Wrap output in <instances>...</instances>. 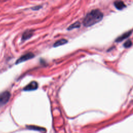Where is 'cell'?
Instances as JSON below:
<instances>
[{"instance_id":"obj_6","label":"cell","mask_w":133,"mask_h":133,"mask_svg":"<svg viewBox=\"0 0 133 133\" xmlns=\"http://www.w3.org/2000/svg\"><path fill=\"white\" fill-rule=\"evenodd\" d=\"M114 6L118 10H122L126 7L125 4L122 1H116L114 2Z\"/></svg>"},{"instance_id":"obj_11","label":"cell","mask_w":133,"mask_h":133,"mask_svg":"<svg viewBox=\"0 0 133 133\" xmlns=\"http://www.w3.org/2000/svg\"><path fill=\"white\" fill-rule=\"evenodd\" d=\"M131 44H132V43H131V42L129 40V41H126V42L124 43V47H126V48H128V47H130V46H131Z\"/></svg>"},{"instance_id":"obj_10","label":"cell","mask_w":133,"mask_h":133,"mask_svg":"<svg viewBox=\"0 0 133 133\" xmlns=\"http://www.w3.org/2000/svg\"><path fill=\"white\" fill-rule=\"evenodd\" d=\"M28 128H29L30 129H33V130H44V128H40V127H35V126H29L27 127Z\"/></svg>"},{"instance_id":"obj_2","label":"cell","mask_w":133,"mask_h":133,"mask_svg":"<svg viewBox=\"0 0 133 133\" xmlns=\"http://www.w3.org/2000/svg\"><path fill=\"white\" fill-rule=\"evenodd\" d=\"M10 97V94L8 91H5L0 94V107L6 104Z\"/></svg>"},{"instance_id":"obj_4","label":"cell","mask_w":133,"mask_h":133,"mask_svg":"<svg viewBox=\"0 0 133 133\" xmlns=\"http://www.w3.org/2000/svg\"><path fill=\"white\" fill-rule=\"evenodd\" d=\"M38 87V84L35 81H32L30 84H29L27 86H26L23 90L24 91H32L36 89Z\"/></svg>"},{"instance_id":"obj_3","label":"cell","mask_w":133,"mask_h":133,"mask_svg":"<svg viewBox=\"0 0 133 133\" xmlns=\"http://www.w3.org/2000/svg\"><path fill=\"white\" fill-rule=\"evenodd\" d=\"M34 57V55L32 52H28L27 54H25V55L22 56L21 57H20L16 62V64H18L21 62H23L24 61H25L26 60H28L30 59H32Z\"/></svg>"},{"instance_id":"obj_8","label":"cell","mask_w":133,"mask_h":133,"mask_svg":"<svg viewBox=\"0 0 133 133\" xmlns=\"http://www.w3.org/2000/svg\"><path fill=\"white\" fill-rule=\"evenodd\" d=\"M130 34H131V32H127V33H125L123 34V35H122L121 36H119V37L116 40V41H117V42H119V41H121L124 39L125 38H127V37H128V36L130 35Z\"/></svg>"},{"instance_id":"obj_9","label":"cell","mask_w":133,"mask_h":133,"mask_svg":"<svg viewBox=\"0 0 133 133\" xmlns=\"http://www.w3.org/2000/svg\"><path fill=\"white\" fill-rule=\"evenodd\" d=\"M80 25H81L80 23L78 21H77V22H75V23L72 24L71 25H70L69 26V28H68V30H72V29H75V28H78L80 26Z\"/></svg>"},{"instance_id":"obj_12","label":"cell","mask_w":133,"mask_h":133,"mask_svg":"<svg viewBox=\"0 0 133 133\" xmlns=\"http://www.w3.org/2000/svg\"><path fill=\"white\" fill-rule=\"evenodd\" d=\"M41 8H42L41 6H35V7H33L32 9L34 10H37Z\"/></svg>"},{"instance_id":"obj_5","label":"cell","mask_w":133,"mask_h":133,"mask_svg":"<svg viewBox=\"0 0 133 133\" xmlns=\"http://www.w3.org/2000/svg\"><path fill=\"white\" fill-rule=\"evenodd\" d=\"M33 34V30H26L22 35V39L23 41L28 39L29 38H30Z\"/></svg>"},{"instance_id":"obj_7","label":"cell","mask_w":133,"mask_h":133,"mask_svg":"<svg viewBox=\"0 0 133 133\" xmlns=\"http://www.w3.org/2000/svg\"><path fill=\"white\" fill-rule=\"evenodd\" d=\"M68 42V41L65 39H59L58 41H57V42H56L54 44V47H58L62 45H64L65 44H66Z\"/></svg>"},{"instance_id":"obj_1","label":"cell","mask_w":133,"mask_h":133,"mask_svg":"<svg viewBox=\"0 0 133 133\" xmlns=\"http://www.w3.org/2000/svg\"><path fill=\"white\" fill-rule=\"evenodd\" d=\"M103 17V14L99 10H92L85 17L83 20V24L87 27L92 26L100 22L102 19Z\"/></svg>"}]
</instances>
